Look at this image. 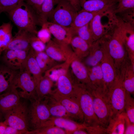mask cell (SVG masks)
<instances>
[{"label": "cell", "instance_id": "3957f363", "mask_svg": "<svg viewBox=\"0 0 134 134\" xmlns=\"http://www.w3.org/2000/svg\"><path fill=\"white\" fill-rule=\"evenodd\" d=\"M105 36L109 52L114 60L118 73L128 56L119 18L116 25Z\"/></svg>", "mask_w": 134, "mask_h": 134}, {"label": "cell", "instance_id": "f35d334b", "mask_svg": "<svg viewBox=\"0 0 134 134\" xmlns=\"http://www.w3.org/2000/svg\"><path fill=\"white\" fill-rule=\"evenodd\" d=\"M131 95L126 91L124 110L130 121L134 123V99Z\"/></svg>", "mask_w": 134, "mask_h": 134}, {"label": "cell", "instance_id": "603a6c76", "mask_svg": "<svg viewBox=\"0 0 134 134\" xmlns=\"http://www.w3.org/2000/svg\"><path fill=\"white\" fill-rule=\"evenodd\" d=\"M43 99L51 116L72 119L64 106L51 95L46 96Z\"/></svg>", "mask_w": 134, "mask_h": 134}, {"label": "cell", "instance_id": "7402d4cb", "mask_svg": "<svg viewBox=\"0 0 134 134\" xmlns=\"http://www.w3.org/2000/svg\"><path fill=\"white\" fill-rule=\"evenodd\" d=\"M81 9L91 12L99 11L116 5L117 0H79Z\"/></svg>", "mask_w": 134, "mask_h": 134}, {"label": "cell", "instance_id": "ab89813d", "mask_svg": "<svg viewBox=\"0 0 134 134\" xmlns=\"http://www.w3.org/2000/svg\"><path fill=\"white\" fill-rule=\"evenodd\" d=\"M29 43L31 48L36 52L45 51L46 45L37 36L36 34L31 33Z\"/></svg>", "mask_w": 134, "mask_h": 134}, {"label": "cell", "instance_id": "7bdbcfd3", "mask_svg": "<svg viewBox=\"0 0 134 134\" xmlns=\"http://www.w3.org/2000/svg\"><path fill=\"white\" fill-rule=\"evenodd\" d=\"M85 129L89 134H107L106 128L100 124H96L86 125Z\"/></svg>", "mask_w": 134, "mask_h": 134}, {"label": "cell", "instance_id": "277c9868", "mask_svg": "<svg viewBox=\"0 0 134 134\" xmlns=\"http://www.w3.org/2000/svg\"><path fill=\"white\" fill-rule=\"evenodd\" d=\"M86 86L92 96L95 113L100 124L106 128L113 116L107 95V90L105 88H95Z\"/></svg>", "mask_w": 134, "mask_h": 134}, {"label": "cell", "instance_id": "7dc6e473", "mask_svg": "<svg viewBox=\"0 0 134 134\" xmlns=\"http://www.w3.org/2000/svg\"><path fill=\"white\" fill-rule=\"evenodd\" d=\"M125 119V130L124 134H134V123L130 121L125 112L124 113Z\"/></svg>", "mask_w": 134, "mask_h": 134}, {"label": "cell", "instance_id": "7c38bea8", "mask_svg": "<svg viewBox=\"0 0 134 134\" xmlns=\"http://www.w3.org/2000/svg\"><path fill=\"white\" fill-rule=\"evenodd\" d=\"M69 45L61 43L53 39L47 43L45 52L55 61L64 62L74 54Z\"/></svg>", "mask_w": 134, "mask_h": 134}, {"label": "cell", "instance_id": "5bb4252c", "mask_svg": "<svg viewBox=\"0 0 134 134\" xmlns=\"http://www.w3.org/2000/svg\"><path fill=\"white\" fill-rule=\"evenodd\" d=\"M50 126L62 128L65 130L67 134H70V132L76 130L85 128L86 125L84 123L76 122L68 118L51 116L38 128Z\"/></svg>", "mask_w": 134, "mask_h": 134}, {"label": "cell", "instance_id": "c3c4849f", "mask_svg": "<svg viewBox=\"0 0 134 134\" xmlns=\"http://www.w3.org/2000/svg\"><path fill=\"white\" fill-rule=\"evenodd\" d=\"M26 132L15 129L10 126L7 127L4 134H26Z\"/></svg>", "mask_w": 134, "mask_h": 134}, {"label": "cell", "instance_id": "ba28073f", "mask_svg": "<svg viewBox=\"0 0 134 134\" xmlns=\"http://www.w3.org/2000/svg\"><path fill=\"white\" fill-rule=\"evenodd\" d=\"M10 86L16 89L21 90L19 92L20 97L32 100L37 99L34 79L31 73L25 68L16 74Z\"/></svg>", "mask_w": 134, "mask_h": 134}, {"label": "cell", "instance_id": "f1b7e54d", "mask_svg": "<svg viewBox=\"0 0 134 134\" xmlns=\"http://www.w3.org/2000/svg\"><path fill=\"white\" fill-rule=\"evenodd\" d=\"M87 67L90 84L86 85L89 87L103 88L107 89L105 86L100 64L92 67Z\"/></svg>", "mask_w": 134, "mask_h": 134}, {"label": "cell", "instance_id": "cb8c5ba5", "mask_svg": "<svg viewBox=\"0 0 134 134\" xmlns=\"http://www.w3.org/2000/svg\"><path fill=\"white\" fill-rule=\"evenodd\" d=\"M100 11L91 12L81 9L78 12L71 25L69 28L73 36L76 35L79 28L89 23Z\"/></svg>", "mask_w": 134, "mask_h": 134}, {"label": "cell", "instance_id": "d4e9b609", "mask_svg": "<svg viewBox=\"0 0 134 134\" xmlns=\"http://www.w3.org/2000/svg\"><path fill=\"white\" fill-rule=\"evenodd\" d=\"M123 74V84L127 91L131 95L134 94V68L132 67L128 57L120 70Z\"/></svg>", "mask_w": 134, "mask_h": 134}, {"label": "cell", "instance_id": "e0dca14e", "mask_svg": "<svg viewBox=\"0 0 134 134\" xmlns=\"http://www.w3.org/2000/svg\"><path fill=\"white\" fill-rule=\"evenodd\" d=\"M7 90L0 94V113L4 115L21 101L20 97L15 88L10 86Z\"/></svg>", "mask_w": 134, "mask_h": 134}, {"label": "cell", "instance_id": "4fadbf2b", "mask_svg": "<svg viewBox=\"0 0 134 134\" xmlns=\"http://www.w3.org/2000/svg\"><path fill=\"white\" fill-rule=\"evenodd\" d=\"M64 107L72 119L84 123V116L78 103L74 98L65 96L58 93L54 90L50 94Z\"/></svg>", "mask_w": 134, "mask_h": 134}, {"label": "cell", "instance_id": "52a82bcc", "mask_svg": "<svg viewBox=\"0 0 134 134\" xmlns=\"http://www.w3.org/2000/svg\"><path fill=\"white\" fill-rule=\"evenodd\" d=\"M78 12L67 0H59L48 21L69 28Z\"/></svg>", "mask_w": 134, "mask_h": 134}, {"label": "cell", "instance_id": "9c48e42d", "mask_svg": "<svg viewBox=\"0 0 134 134\" xmlns=\"http://www.w3.org/2000/svg\"><path fill=\"white\" fill-rule=\"evenodd\" d=\"M29 109L26 104L21 101L5 114L4 122L8 126L25 132L27 134L29 125Z\"/></svg>", "mask_w": 134, "mask_h": 134}, {"label": "cell", "instance_id": "681fc988", "mask_svg": "<svg viewBox=\"0 0 134 134\" xmlns=\"http://www.w3.org/2000/svg\"><path fill=\"white\" fill-rule=\"evenodd\" d=\"M73 6L77 12L81 9L80 6L79 0H67Z\"/></svg>", "mask_w": 134, "mask_h": 134}, {"label": "cell", "instance_id": "2e32d148", "mask_svg": "<svg viewBox=\"0 0 134 134\" xmlns=\"http://www.w3.org/2000/svg\"><path fill=\"white\" fill-rule=\"evenodd\" d=\"M122 33L128 56L134 68V27L119 18Z\"/></svg>", "mask_w": 134, "mask_h": 134}, {"label": "cell", "instance_id": "1f68e13d", "mask_svg": "<svg viewBox=\"0 0 134 134\" xmlns=\"http://www.w3.org/2000/svg\"><path fill=\"white\" fill-rule=\"evenodd\" d=\"M53 84V81L50 78L45 75H43L36 87L37 99L42 100L46 96L50 95L52 91Z\"/></svg>", "mask_w": 134, "mask_h": 134}, {"label": "cell", "instance_id": "ffe728a7", "mask_svg": "<svg viewBox=\"0 0 134 134\" xmlns=\"http://www.w3.org/2000/svg\"><path fill=\"white\" fill-rule=\"evenodd\" d=\"M31 33L25 30L19 29L17 32L13 37L6 49L29 51L31 48L29 43Z\"/></svg>", "mask_w": 134, "mask_h": 134}, {"label": "cell", "instance_id": "ee69618b", "mask_svg": "<svg viewBox=\"0 0 134 134\" xmlns=\"http://www.w3.org/2000/svg\"><path fill=\"white\" fill-rule=\"evenodd\" d=\"M41 26V29L37 31L36 35L42 42L46 44L51 39V34L44 24Z\"/></svg>", "mask_w": 134, "mask_h": 134}, {"label": "cell", "instance_id": "9a60e30c", "mask_svg": "<svg viewBox=\"0 0 134 134\" xmlns=\"http://www.w3.org/2000/svg\"><path fill=\"white\" fill-rule=\"evenodd\" d=\"M105 41L104 36L95 41L90 46L89 53L84 63L88 67L100 64L103 57Z\"/></svg>", "mask_w": 134, "mask_h": 134}, {"label": "cell", "instance_id": "816d5d0a", "mask_svg": "<svg viewBox=\"0 0 134 134\" xmlns=\"http://www.w3.org/2000/svg\"><path fill=\"white\" fill-rule=\"evenodd\" d=\"M8 125L4 121L0 123V134H3Z\"/></svg>", "mask_w": 134, "mask_h": 134}, {"label": "cell", "instance_id": "5b68a950", "mask_svg": "<svg viewBox=\"0 0 134 134\" xmlns=\"http://www.w3.org/2000/svg\"><path fill=\"white\" fill-rule=\"evenodd\" d=\"M71 97L78 103L83 115L84 123L86 125L100 124L95 113L92 96L86 85L74 81Z\"/></svg>", "mask_w": 134, "mask_h": 134}, {"label": "cell", "instance_id": "4316f807", "mask_svg": "<svg viewBox=\"0 0 134 134\" xmlns=\"http://www.w3.org/2000/svg\"><path fill=\"white\" fill-rule=\"evenodd\" d=\"M125 111L113 115L106 128L107 134H124L125 130Z\"/></svg>", "mask_w": 134, "mask_h": 134}, {"label": "cell", "instance_id": "8fae6325", "mask_svg": "<svg viewBox=\"0 0 134 134\" xmlns=\"http://www.w3.org/2000/svg\"><path fill=\"white\" fill-rule=\"evenodd\" d=\"M105 37L103 55L100 64L105 86L108 91L115 80L118 73L114 60L109 52L106 38Z\"/></svg>", "mask_w": 134, "mask_h": 134}, {"label": "cell", "instance_id": "30bf717a", "mask_svg": "<svg viewBox=\"0 0 134 134\" xmlns=\"http://www.w3.org/2000/svg\"><path fill=\"white\" fill-rule=\"evenodd\" d=\"M32 100V104L29 109V124L33 129H35L39 128L51 116L44 100L36 99Z\"/></svg>", "mask_w": 134, "mask_h": 134}, {"label": "cell", "instance_id": "ac0fdd59", "mask_svg": "<svg viewBox=\"0 0 134 134\" xmlns=\"http://www.w3.org/2000/svg\"><path fill=\"white\" fill-rule=\"evenodd\" d=\"M70 67L74 80L86 85L90 84L87 67L80 59L74 56L70 62Z\"/></svg>", "mask_w": 134, "mask_h": 134}, {"label": "cell", "instance_id": "60d3db41", "mask_svg": "<svg viewBox=\"0 0 134 134\" xmlns=\"http://www.w3.org/2000/svg\"><path fill=\"white\" fill-rule=\"evenodd\" d=\"M114 12L116 14L124 11L134 9V0H117Z\"/></svg>", "mask_w": 134, "mask_h": 134}, {"label": "cell", "instance_id": "d6a6232c", "mask_svg": "<svg viewBox=\"0 0 134 134\" xmlns=\"http://www.w3.org/2000/svg\"><path fill=\"white\" fill-rule=\"evenodd\" d=\"M12 25L9 22L3 23L0 26V59L12 39Z\"/></svg>", "mask_w": 134, "mask_h": 134}, {"label": "cell", "instance_id": "74e56055", "mask_svg": "<svg viewBox=\"0 0 134 134\" xmlns=\"http://www.w3.org/2000/svg\"><path fill=\"white\" fill-rule=\"evenodd\" d=\"M89 23L79 28L75 35L86 41L91 46L95 41Z\"/></svg>", "mask_w": 134, "mask_h": 134}, {"label": "cell", "instance_id": "44dd1931", "mask_svg": "<svg viewBox=\"0 0 134 134\" xmlns=\"http://www.w3.org/2000/svg\"><path fill=\"white\" fill-rule=\"evenodd\" d=\"M69 71L58 78L56 81L57 88L54 91L62 96L72 97L74 80Z\"/></svg>", "mask_w": 134, "mask_h": 134}, {"label": "cell", "instance_id": "8d00e7d4", "mask_svg": "<svg viewBox=\"0 0 134 134\" xmlns=\"http://www.w3.org/2000/svg\"><path fill=\"white\" fill-rule=\"evenodd\" d=\"M67 134V131L55 126L42 127L28 131L26 134Z\"/></svg>", "mask_w": 134, "mask_h": 134}, {"label": "cell", "instance_id": "f546056e", "mask_svg": "<svg viewBox=\"0 0 134 134\" xmlns=\"http://www.w3.org/2000/svg\"><path fill=\"white\" fill-rule=\"evenodd\" d=\"M74 55L62 63L57 64L46 71L44 75L50 78L53 81H56L61 76L67 73L69 70L71 61Z\"/></svg>", "mask_w": 134, "mask_h": 134}, {"label": "cell", "instance_id": "bcb514c9", "mask_svg": "<svg viewBox=\"0 0 134 134\" xmlns=\"http://www.w3.org/2000/svg\"><path fill=\"white\" fill-rule=\"evenodd\" d=\"M44 0H23L32 9L37 15L39 14Z\"/></svg>", "mask_w": 134, "mask_h": 134}, {"label": "cell", "instance_id": "e575fe53", "mask_svg": "<svg viewBox=\"0 0 134 134\" xmlns=\"http://www.w3.org/2000/svg\"><path fill=\"white\" fill-rule=\"evenodd\" d=\"M34 52L36 60L43 73L57 64V62L52 59L45 51L38 52L34 51Z\"/></svg>", "mask_w": 134, "mask_h": 134}, {"label": "cell", "instance_id": "484cf974", "mask_svg": "<svg viewBox=\"0 0 134 134\" xmlns=\"http://www.w3.org/2000/svg\"><path fill=\"white\" fill-rule=\"evenodd\" d=\"M24 68L33 76L36 86L43 76V73L36 60L34 51L31 48L29 52Z\"/></svg>", "mask_w": 134, "mask_h": 134}, {"label": "cell", "instance_id": "6da1fadb", "mask_svg": "<svg viewBox=\"0 0 134 134\" xmlns=\"http://www.w3.org/2000/svg\"><path fill=\"white\" fill-rule=\"evenodd\" d=\"M7 13L19 29L36 34V26L38 24L37 15L25 1H21Z\"/></svg>", "mask_w": 134, "mask_h": 134}, {"label": "cell", "instance_id": "4dcf8cb0", "mask_svg": "<svg viewBox=\"0 0 134 134\" xmlns=\"http://www.w3.org/2000/svg\"><path fill=\"white\" fill-rule=\"evenodd\" d=\"M59 0H44L37 16L38 24L41 26L48 21L49 17Z\"/></svg>", "mask_w": 134, "mask_h": 134}, {"label": "cell", "instance_id": "b9f144b4", "mask_svg": "<svg viewBox=\"0 0 134 134\" xmlns=\"http://www.w3.org/2000/svg\"><path fill=\"white\" fill-rule=\"evenodd\" d=\"M23 0H0V14L3 12L7 13Z\"/></svg>", "mask_w": 134, "mask_h": 134}, {"label": "cell", "instance_id": "d6986e66", "mask_svg": "<svg viewBox=\"0 0 134 134\" xmlns=\"http://www.w3.org/2000/svg\"><path fill=\"white\" fill-rule=\"evenodd\" d=\"M44 24L54 37V39L62 43L70 44L73 37L69 28L48 21Z\"/></svg>", "mask_w": 134, "mask_h": 134}, {"label": "cell", "instance_id": "836d02e7", "mask_svg": "<svg viewBox=\"0 0 134 134\" xmlns=\"http://www.w3.org/2000/svg\"><path fill=\"white\" fill-rule=\"evenodd\" d=\"M16 73L9 68H0V94L9 88Z\"/></svg>", "mask_w": 134, "mask_h": 134}, {"label": "cell", "instance_id": "7a4b0ae2", "mask_svg": "<svg viewBox=\"0 0 134 134\" xmlns=\"http://www.w3.org/2000/svg\"><path fill=\"white\" fill-rule=\"evenodd\" d=\"M116 5L100 11L89 23L95 41L107 34L117 25L118 17L113 11Z\"/></svg>", "mask_w": 134, "mask_h": 134}, {"label": "cell", "instance_id": "8992f818", "mask_svg": "<svg viewBox=\"0 0 134 134\" xmlns=\"http://www.w3.org/2000/svg\"><path fill=\"white\" fill-rule=\"evenodd\" d=\"M126 90L123 84V74L120 71L107 91L113 115L124 111Z\"/></svg>", "mask_w": 134, "mask_h": 134}, {"label": "cell", "instance_id": "f907efd6", "mask_svg": "<svg viewBox=\"0 0 134 134\" xmlns=\"http://www.w3.org/2000/svg\"><path fill=\"white\" fill-rule=\"evenodd\" d=\"M70 134H88L85 128L78 129L70 133Z\"/></svg>", "mask_w": 134, "mask_h": 134}, {"label": "cell", "instance_id": "83f0119b", "mask_svg": "<svg viewBox=\"0 0 134 134\" xmlns=\"http://www.w3.org/2000/svg\"><path fill=\"white\" fill-rule=\"evenodd\" d=\"M70 45L75 55L78 58L82 60L88 56L90 46L77 36L72 37Z\"/></svg>", "mask_w": 134, "mask_h": 134}, {"label": "cell", "instance_id": "f6af8a7d", "mask_svg": "<svg viewBox=\"0 0 134 134\" xmlns=\"http://www.w3.org/2000/svg\"><path fill=\"white\" fill-rule=\"evenodd\" d=\"M119 17L123 22L134 26V9L129 10L119 13Z\"/></svg>", "mask_w": 134, "mask_h": 134}, {"label": "cell", "instance_id": "d590c367", "mask_svg": "<svg viewBox=\"0 0 134 134\" xmlns=\"http://www.w3.org/2000/svg\"><path fill=\"white\" fill-rule=\"evenodd\" d=\"M3 52V60L5 63L9 67L20 70L21 65L15 50L6 49Z\"/></svg>", "mask_w": 134, "mask_h": 134}]
</instances>
